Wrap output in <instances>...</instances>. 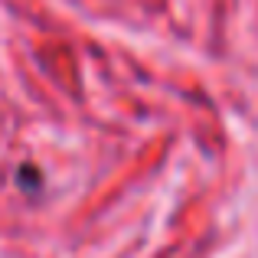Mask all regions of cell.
I'll use <instances>...</instances> for the list:
<instances>
[{
    "mask_svg": "<svg viewBox=\"0 0 258 258\" xmlns=\"http://www.w3.org/2000/svg\"><path fill=\"white\" fill-rule=\"evenodd\" d=\"M17 183H20V189H26V193H36L39 183H43V176H39L36 164H20V170H17Z\"/></svg>",
    "mask_w": 258,
    "mask_h": 258,
    "instance_id": "1",
    "label": "cell"
}]
</instances>
